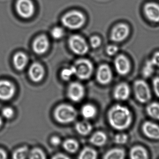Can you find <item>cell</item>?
I'll use <instances>...</instances> for the list:
<instances>
[{
	"mask_svg": "<svg viewBox=\"0 0 159 159\" xmlns=\"http://www.w3.org/2000/svg\"><path fill=\"white\" fill-rule=\"evenodd\" d=\"M78 113L72 105L67 104H61L58 105L54 112L56 120L61 124H69L76 119Z\"/></svg>",
	"mask_w": 159,
	"mask_h": 159,
	"instance_id": "7a4b0ae2",
	"label": "cell"
},
{
	"mask_svg": "<svg viewBox=\"0 0 159 159\" xmlns=\"http://www.w3.org/2000/svg\"><path fill=\"white\" fill-rule=\"evenodd\" d=\"M63 148L70 153H75L78 150L79 145L76 140L68 139L65 140L62 144Z\"/></svg>",
	"mask_w": 159,
	"mask_h": 159,
	"instance_id": "d4e9b609",
	"label": "cell"
},
{
	"mask_svg": "<svg viewBox=\"0 0 159 159\" xmlns=\"http://www.w3.org/2000/svg\"><path fill=\"white\" fill-rule=\"evenodd\" d=\"M144 12L148 19L152 22H159V5L155 2H148L145 5Z\"/></svg>",
	"mask_w": 159,
	"mask_h": 159,
	"instance_id": "5bb4252c",
	"label": "cell"
},
{
	"mask_svg": "<svg viewBox=\"0 0 159 159\" xmlns=\"http://www.w3.org/2000/svg\"><path fill=\"white\" fill-rule=\"evenodd\" d=\"M155 66L159 67V51L156 52L150 59Z\"/></svg>",
	"mask_w": 159,
	"mask_h": 159,
	"instance_id": "8d00e7d4",
	"label": "cell"
},
{
	"mask_svg": "<svg viewBox=\"0 0 159 159\" xmlns=\"http://www.w3.org/2000/svg\"><path fill=\"white\" fill-rule=\"evenodd\" d=\"M28 158L33 159H45L46 158L43 151L39 148H34L29 152Z\"/></svg>",
	"mask_w": 159,
	"mask_h": 159,
	"instance_id": "f546056e",
	"label": "cell"
},
{
	"mask_svg": "<svg viewBox=\"0 0 159 159\" xmlns=\"http://www.w3.org/2000/svg\"><path fill=\"white\" fill-rule=\"evenodd\" d=\"M49 46V41L47 37L45 35H41L37 37L34 41L33 49L36 54L42 55L46 52Z\"/></svg>",
	"mask_w": 159,
	"mask_h": 159,
	"instance_id": "2e32d148",
	"label": "cell"
},
{
	"mask_svg": "<svg viewBox=\"0 0 159 159\" xmlns=\"http://www.w3.org/2000/svg\"><path fill=\"white\" fill-rule=\"evenodd\" d=\"M108 123L112 128L119 131L124 130L132 122L131 112L128 107L116 104L111 107L107 113Z\"/></svg>",
	"mask_w": 159,
	"mask_h": 159,
	"instance_id": "6da1fadb",
	"label": "cell"
},
{
	"mask_svg": "<svg viewBox=\"0 0 159 159\" xmlns=\"http://www.w3.org/2000/svg\"><path fill=\"white\" fill-rule=\"evenodd\" d=\"M129 157L132 159H146L148 158V153L144 147L141 146L134 147L130 150Z\"/></svg>",
	"mask_w": 159,
	"mask_h": 159,
	"instance_id": "ffe728a7",
	"label": "cell"
},
{
	"mask_svg": "<svg viewBox=\"0 0 159 159\" xmlns=\"http://www.w3.org/2000/svg\"><path fill=\"white\" fill-rule=\"evenodd\" d=\"M130 95V88L127 83L123 82L118 84L114 90V97L117 101H126L129 99Z\"/></svg>",
	"mask_w": 159,
	"mask_h": 159,
	"instance_id": "e0dca14e",
	"label": "cell"
},
{
	"mask_svg": "<svg viewBox=\"0 0 159 159\" xmlns=\"http://www.w3.org/2000/svg\"><path fill=\"white\" fill-rule=\"evenodd\" d=\"M115 69L119 74L125 76L129 72L131 63L129 59L123 55H118L114 61Z\"/></svg>",
	"mask_w": 159,
	"mask_h": 159,
	"instance_id": "7c38bea8",
	"label": "cell"
},
{
	"mask_svg": "<svg viewBox=\"0 0 159 159\" xmlns=\"http://www.w3.org/2000/svg\"><path fill=\"white\" fill-rule=\"evenodd\" d=\"M85 93V88L79 82H72L68 87L67 94L69 99L73 101H80L84 98Z\"/></svg>",
	"mask_w": 159,
	"mask_h": 159,
	"instance_id": "52a82bcc",
	"label": "cell"
},
{
	"mask_svg": "<svg viewBox=\"0 0 159 159\" xmlns=\"http://www.w3.org/2000/svg\"><path fill=\"white\" fill-rule=\"evenodd\" d=\"M90 44L93 48H96L100 45L101 40L100 37L97 36H93L91 37L90 40Z\"/></svg>",
	"mask_w": 159,
	"mask_h": 159,
	"instance_id": "836d02e7",
	"label": "cell"
},
{
	"mask_svg": "<svg viewBox=\"0 0 159 159\" xmlns=\"http://www.w3.org/2000/svg\"><path fill=\"white\" fill-rule=\"evenodd\" d=\"M118 51V48L115 45H110L107 47L106 52L109 56H113L116 54Z\"/></svg>",
	"mask_w": 159,
	"mask_h": 159,
	"instance_id": "e575fe53",
	"label": "cell"
},
{
	"mask_svg": "<svg viewBox=\"0 0 159 159\" xmlns=\"http://www.w3.org/2000/svg\"><path fill=\"white\" fill-rule=\"evenodd\" d=\"M147 114L153 119L159 120V103L157 102L150 103L146 109Z\"/></svg>",
	"mask_w": 159,
	"mask_h": 159,
	"instance_id": "cb8c5ba5",
	"label": "cell"
},
{
	"mask_svg": "<svg viewBox=\"0 0 159 159\" xmlns=\"http://www.w3.org/2000/svg\"><path fill=\"white\" fill-rule=\"evenodd\" d=\"M29 148L27 146L22 147L16 149L13 153L12 157L15 159H26L28 157L29 154Z\"/></svg>",
	"mask_w": 159,
	"mask_h": 159,
	"instance_id": "4316f807",
	"label": "cell"
},
{
	"mask_svg": "<svg viewBox=\"0 0 159 159\" xmlns=\"http://www.w3.org/2000/svg\"><path fill=\"white\" fill-rule=\"evenodd\" d=\"M51 35L56 39L62 38L64 35V31L61 27H56L52 29L51 32Z\"/></svg>",
	"mask_w": 159,
	"mask_h": 159,
	"instance_id": "1f68e13d",
	"label": "cell"
},
{
	"mask_svg": "<svg viewBox=\"0 0 159 159\" xmlns=\"http://www.w3.org/2000/svg\"><path fill=\"white\" fill-rule=\"evenodd\" d=\"M96 77L100 84L106 85L109 84L113 78V74L109 65L106 64L100 65L96 72Z\"/></svg>",
	"mask_w": 159,
	"mask_h": 159,
	"instance_id": "8fae6325",
	"label": "cell"
},
{
	"mask_svg": "<svg viewBox=\"0 0 159 159\" xmlns=\"http://www.w3.org/2000/svg\"><path fill=\"white\" fill-rule=\"evenodd\" d=\"M96 150L89 147H85L80 151L78 158L80 159H95L97 158Z\"/></svg>",
	"mask_w": 159,
	"mask_h": 159,
	"instance_id": "484cf974",
	"label": "cell"
},
{
	"mask_svg": "<svg viewBox=\"0 0 159 159\" xmlns=\"http://www.w3.org/2000/svg\"><path fill=\"white\" fill-rule=\"evenodd\" d=\"M107 137L105 133L102 131L94 133L89 139V142L97 147H102L105 145L107 142Z\"/></svg>",
	"mask_w": 159,
	"mask_h": 159,
	"instance_id": "d6986e66",
	"label": "cell"
},
{
	"mask_svg": "<svg viewBox=\"0 0 159 159\" xmlns=\"http://www.w3.org/2000/svg\"><path fill=\"white\" fill-rule=\"evenodd\" d=\"M70 158L68 156H66V155L61 154V153L56 154L54 157H52V159H67Z\"/></svg>",
	"mask_w": 159,
	"mask_h": 159,
	"instance_id": "f35d334b",
	"label": "cell"
},
{
	"mask_svg": "<svg viewBox=\"0 0 159 159\" xmlns=\"http://www.w3.org/2000/svg\"><path fill=\"white\" fill-rule=\"evenodd\" d=\"M7 158V155L4 150L0 149V159H5Z\"/></svg>",
	"mask_w": 159,
	"mask_h": 159,
	"instance_id": "ab89813d",
	"label": "cell"
},
{
	"mask_svg": "<svg viewBox=\"0 0 159 159\" xmlns=\"http://www.w3.org/2000/svg\"><path fill=\"white\" fill-rule=\"evenodd\" d=\"M75 68L73 65L63 69L61 73V78L65 81H68L72 78L73 76H75Z\"/></svg>",
	"mask_w": 159,
	"mask_h": 159,
	"instance_id": "f1b7e54d",
	"label": "cell"
},
{
	"mask_svg": "<svg viewBox=\"0 0 159 159\" xmlns=\"http://www.w3.org/2000/svg\"><path fill=\"white\" fill-rule=\"evenodd\" d=\"M85 21L86 18L84 15L76 10L66 13L61 18V22L63 25L71 30L80 29L83 26Z\"/></svg>",
	"mask_w": 159,
	"mask_h": 159,
	"instance_id": "3957f363",
	"label": "cell"
},
{
	"mask_svg": "<svg viewBox=\"0 0 159 159\" xmlns=\"http://www.w3.org/2000/svg\"><path fill=\"white\" fill-rule=\"evenodd\" d=\"M50 143L54 146H58L61 143V139L57 136H54L50 139Z\"/></svg>",
	"mask_w": 159,
	"mask_h": 159,
	"instance_id": "74e56055",
	"label": "cell"
},
{
	"mask_svg": "<svg viewBox=\"0 0 159 159\" xmlns=\"http://www.w3.org/2000/svg\"><path fill=\"white\" fill-rule=\"evenodd\" d=\"M16 9L19 15L24 18L31 17L34 12V6L31 0H18Z\"/></svg>",
	"mask_w": 159,
	"mask_h": 159,
	"instance_id": "ba28073f",
	"label": "cell"
},
{
	"mask_svg": "<svg viewBox=\"0 0 159 159\" xmlns=\"http://www.w3.org/2000/svg\"><path fill=\"white\" fill-rule=\"evenodd\" d=\"M75 75L81 80H87L91 77L93 66L91 62L87 59H80L75 62Z\"/></svg>",
	"mask_w": 159,
	"mask_h": 159,
	"instance_id": "5b68a950",
	"label": "cell"
},
{
	"mask_svg": "<svg viewBox=\"0 0 159 159\" xmlns=\"http://www.w3.org/2000/svg\"><path fill=\"white\" fill-rule=\"evenodd\" d=\"M142 131L148 138L152 140H159V126L150 121H146L142 125Z\"/></svg>",
	"mask_w": 159,
	"mask_h": 159,
	"instance_id": "4fadbf2b",
	"label": "cell"
},
{
	"mask_svg": "<svg viewBox=\"0 0 159 159\" xmlns=\"http://www.w3.org/2000/svg\"><path fill=\"white\" fill-rule=\"evenodd\" d=\"M81 115L86 119H91L96 116L97 109L96 107L90 104L84 105L80 110Z\"/></svg>",
	"mask_w": 159,
	"mask_h": 159,
	"instance_id": "7402d4cb",
	"label": "cell"
},
{
	"mask_svg": "<svg viewBox=\"0 0 159 159\" xmlns=\"http://www.w3.org/2000/svg\"><path fill=\"white\" fill-rule=\"evenodd\" d=\"M29 75L33 82L37 83L43 80L45 75V70L43 65L38 63H34L29 69Z\"/></svg>",
	"mask_w": 159,
	"mask_h": 159,
	"instance_id": "9a60e30c",
	"label": "cell"
},
{
	"mask_svg": "<svg viewBox=\"0 0 159 159\" xmlns=\"http://www.w3.org/2000/svg\"><path fill=\"white\" fill-rule=\"evenodd\" d=\"M133 88L134 96L139 102L146 103L151 100L152 96L150 88L144 80H136L134 84Z\"/></svg>",
	"mask_w": 159,
	"mask_h": 159,
	"instance_id": "277c9868",
	"label": "cell"
},
{
	"mask_svg": "<svg viewBox=\"0 0 159 159\" xmlns=\"http://www.w3.org/2000/svg\"><path fill=\"white\" fill-rule=\"evenodd\" d=\"M76 131L80 135H89L93 130V126L90 122L87 120L78 121L75 125Z\"/></svg>",
	"mask_w": 159,
	"mask_h": 159,
	"instance_id": "44dd1931",
	"label": "cell"
},
{
	"mask_svg": "<svg viewBox=\"0 0 159 159\" xmlns=\"http://www.w3.org/2000/svg\"><path fill=\"white\" fill-rule=\"evenodd\" d=\"M28 58L27 55L22 52L16 53L13 58V63L16 69L18 71H22L26 67L28 63Z\"/></svg>",
	"mask_w": 159,
	"mask_h": 159,
	"instance_id": "ac0fdd59",
	"label": "cell"
},
{
	"mask_svg": "<svg viewBox=\"0 0 159 159\" xmlns=\"http://www.w3.org/2000/svg\"><path fill=\"white\" fill-rule=\"evenodd\" d=\"M126 156L125 150L122 148H115L107 151L103 157L105 159H123Z\"/></svg>",
	"mask_w": 159,
	"mask_h": 159,
	"instance_id": "603a6c76",
	"label": "cell"
},
{
	"mask_svg": "<svg viewBox=\"0 0 159 159\" xmlns=\"http://www.w3.org/2000/svg\"><path fill=\"white\" fill-rule=\"evenodd\" d=\"M153 89L155 91V94L159 98V77H155L152 81Z\"/></svg>",
	"mask_w": 159,
	"mask_h": 159,
	"instance_id": "d590c367",
	"label": "cell"
},
{
	"mask_svg": "<svg viewBox=\"0 0 159 159\" xmlns=\"http://www.w3.org/2000/svg\"><path fill=\"white\" fill-rule=\"evenodd\" d=\"M130 28L127 24L120 23L114 27L111 34L112 41L116 43L122 42L129 36Z\"/></svg>",
	"mask_w": 159,
	"mask_h": 159,
	"instance_id": "9c48e42d",
	"label": "cell"
},
{
	"mask_svg": "<svg viewBox=\"0 0 159 159\" xmlns=\"http://www.w3.org/2000/svg\"><path fill=\"white\" fill-rule=\"evenodd\" d=\"M16 93V87L14 84L7 80H0V100L9 101Z\"/></svg>",
	"mask_w": 159,
	"mask_h": 159,
	"instance_id": "30bf717a",
	"label": "cell"
},
{
	"mask_svg": "<svg viewBox=\"0 0 159 159\" xmlns=\"http://www.w3.org/2000/svg\"><path fill=\"white\" fill-rule=\"evenodd\" d=\"M128 135L126 133H119L116 134L114 138L115 143L119 145H123L126 143L128 141Z\"/></svg>",
	"mask_w": 159,
	"mask_h": 159,
	"instance_id": "4dcf8cb0",
	"label": "cell"
},
{
	"mask_svg": "<svg viewBox=\"0 0 159 159\" xmlns=\"http://www.w3.org/2000/svg\"><path fill=\"white\" fill-rule=\"evenodd\" d=\"M155 67V65L152 63L150 59L148 60L145 63V64L143 68V72H142L143 76L145 78H148L150 77L154 73Z\"/></svg>",
	"mask_w": 159,
	"mask_h": 159,
	"instance_id": "83f0119b",
	"label": "cell"
},
{
	"mask_svg": "<svg viewBox=\"0 0 159 159\" xmlns=\"http://www.w3.org/2000/svg\"><path fill=\"white\" fill-rule=\"evenodd\" d=\"M2 116L6 119H10L14 115V111L11 107H6L2 111Z\"/></svg>",
	"mask_w": 159,
	"mask_h": 159,
	"instance_id": "d6a6232c",
	"label": "cell"
},
{
	"mask_svg": "<svg viewBox=\"0 0 159 159\" xmlns=\"http://www.w3.org/2000/svg\"><path fill=\"white\" fill-rule=\"evenodd\" d=\"M69 44L72 51L77 55H84L89 50V46L87 43L80 35H72L69 39Z\"/></svg>",
	"mask_w": 159,
	"mask_h": 159,
	"instance_id": "8992f818",
	"label": "cell"
},
{
	"mask_svg": "<svg viewBox=\"0 0 159 159\" xmlns=\"http://www.w3.org/2000/svg\"><path fill=\"white\" fill-rule=\"evenodd\" d=\"M2 118L0 117V127L2 126Z\"/></svg>",
	"mask_w": 159,
	"mask_h": 159,
	"instance_id": "60d3db41",
	"label": "cell"
}]
</instances>
